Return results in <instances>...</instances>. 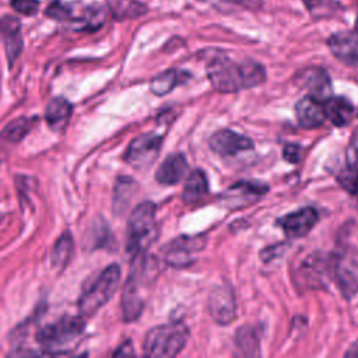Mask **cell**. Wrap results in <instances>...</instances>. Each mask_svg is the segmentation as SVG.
I'll return each instance as SVG.
<instances>
[{
	"instance_id": "obj_24",
	"label": "cell",
	"mask_w": 358,
	"mask_h": 358,
	"mask_svg": "<svg viewBox=\"0 0 358 358\" xmlns=\"http://www.w3.org/2000/svg\"><path fill=\"white\" fill-rule=\"evenodd\" d=\"M208 193V182L207 176L201 169L192 171L183 186V200L186 203H197L206 197Z\"/></svg>"
},
{
	"instance_id": "obj_10",
	"label": "cell",
	"mask_w": 358,
	"mask_h": 358,
	"mask_svg": "<svg viewBox=\"0 0 358 358\" xmlns=\"http://www.w3.org/2000/svg\"><path fill=\"white\" fill-rule=\"evenodd\" d=\"M267 192L268 186L266 183L256 180H239L222 193L221 201L228 208H242L256 203Z\"/></svg>"
},
{
	"instance_id": "obj_38",
	"label": "cell",
	"mask_w": 358,
	"mask_h": 358,
	"mask_svg": "<svg viewBox=\"0 0 358 358\" xmlns=\"http://www.w3.org/2000/svg\"><path fill=\"white\" fill-rule=\"evenodd\" d=\"M354 150H358V134L355 136V141H354Z\"/></svg>"
},
{
	"instance_id": "obj_26",
	"label": "cell",
	"mask_w": 358,
	"mask_h": 358,
	"mask_svg": "<svg viewBox=\"0 0 358 358\" xmlns=\"http://www.w3.org/2000/svg\"><path fill=\"white\" fill-rule=\"evenodd\" d=\"M137 192V183L127 176H120L116 180L115 190H113V211L115 214L120 215L129 207L131 199Z\"/></svg>"
},
{
	"instance_id": "obj_36",
	"label": "cell",
	"mask_w": 358,
	"mask_h": 358,
	"mask_svg": "<svg viewBox=\"0 0 358 358\" xmlns=\"http://www.w3.org/2000/svg\"><path fill=\"white\" fill-rule=\"evenodd\" d=\"M113 355H134V351H133V347H131V343L130 341H126L123 343L115 352Z\"/></svg>"
},
{
	"instance_id": "obj_23",
	"label": "cell",
	"mask_w": 358,
	"mask_h": 358,
	"mask_svg": "<svg viewBox=\"0 0 358 358\" xmlns=\"http://www.w3.org/2000/svg\"><path fill=\"white\" fill-rule=\"evenodd\" d=\"M106 8L112 14L113 18L123 21V20H133L144 15L148 8L144 3L138 0H105Z\"/></svg>"
},
{
	"instance_id": "obj_40",
	"label": "cell",
	"mask_w": 358,
	"mask_h": 358,
	"mask_svg": "<svg viewBox=\"0 0 358 358\" xmlns=\"http://www.w3.org/2000/svg\"><path fill=\"white\" fill-rule=\"evenodd\" d=\"M1 220H3V215H1V214H0V221H1Z\"/></svg>"
},
{
	"instance_id": "obj_15",
	"label": "cell",
	"mask_w": 358,
	"mask_h": 358,
	"mask_svg": "<svg viewBox=\"0 0 358 358\" xmlns=\"http://www.w3.org/2000/svg\"><path fill=\"white\" fill-rule=\"evenodd\" d=\"M0 42L4 46V53L11 67L22 52L24 41L21 34V21L14 15H3L0 18Z\"/></svg>"
},
{
	"instance_id": "obj_12",
	"label": "cell",
	"mask_w": 358,
	"mask_h": 358,
	"mask_svg": "<svg viewBox=\"0 0 358 358\" xmlns=\"http://www.w3.org/2000/svg\"><path fill=\"white\" fill-rule=\"evenodd\" d=\"M317 221L319 214L313 207H302L280 217L275 222L288 238L296 239L308 235Z\"/></svg>"
},
{
	"instance_id": "obj_1",
	"label": "cell",
	"mask_w": 358,
	"mask_h": 358,
	"mask_svg": "<svg viewBox=\"0 0 358 358\" xmlns=\"http://www.w3.org/2000/svg\"><path fill=\"white\" fill-rule=\"evenodd\" d=\"M206 71L211 85L220 92L249 90L266 81V69L259 62H235L221 52L208 59Z\"/></svg>"
},
{
	"instance_id": "obj_39",
	"label": "cell",
	"mask_w": 358,
	"mask_h": 358,
	"mask_svg": "<svg viewBox=\"0 0 358 358\" xmlns=\"http://www.w3.org/2000/svg\"><path fill=\"white\" fill-rule=\"evenodd\" d=\"M355 31L358 32V15H357V20H355Z\"/></svg>"
},
{
	"instance_id": "obj_20",
	"label": "cell",
	"mask_w": 358,
	"mask_h": 358,
	"mask_svg": "<svg viewBox=\"0 0 358 358\" xmlns=\"http://www.w3.org/2000/svg\"><path fill=\"white\" fill-rule=\"evenodd\" d=\"M327 267H329V262L327 257L323 256L322 253H312L309 256H306L303 259V262L301 263L299 271H301V277L303 278V281L310 285L315 287L317 285L316 282H323V278L326 280L327 277Z\"/></svg>"
},
{
	"instance_id": "obj_4",
	"label": "cell",
	"mask_w": 358,
	"mask_h": 358,
	"mask_svg": "<svg viewBox=\"0 0 358 358\" xmlns=\"http://www.w3.org/2000/svg\"><path fill=\"white\" fill-rule=\"evenodd\" d=\"M187 338L189 329L182 322L158 324L147 331L143 351L145 357L171 358L183 350Z\"/></svg>"
},
{
	"instance_id": "obj_5",
	"label": "cell",
	"mask_w": 358,
	"mask_h": 358,
	"mask_svg": "<svg viewBox=\"0 0 358 358\" xmlns=\"http://www.w3.org/2000/svg\"><path fill=\"white\" fill-rule=\"evenodd\" d=\"M120 281V267L109 264L91 282H88L78 299V312L84 316L96 313L116 292Z\"/></svg>"
},
{
	"instance_id": "obj_16",
	"label": "cell",
	"mask_w": 358,
	"mask_h": 358,
	"mask_svg": "<svg viewBox=\"0 0 358 358\" xmlns=\"http://www.w3.org/2000/svg\"><path fill=\"white\" fill-rule=\"evenodd\" d=\"M327 46L330 52L344 64L358 66V32L340 31L329 36Z\"/></svg>"
},
{
	"instance_id": "obj_33",
	"label": "cell",
	"mask_w": 358,
	"mask_h": 358,
	"mask_svg": "<svg viewBox=\"0 0 358 358\" xmlns=\"http://www.w3.org/2000/svg\"><path fill=\"white\" fill-rule=\"evenodd\" d=\"M200 1H207L214 6L229 4V6L239 7V8L249 10V11H257L263 7V0H200Z\"/></svg>"
},
{
	"instance_id": "obj_27",
	"label": "cell",
	"mask_w": 358,
	"mask_h": 358,
	"mask_svg": "<svg viewBox=\"0 0 358 358\" xmlns=\"http://www.w3.org/2000/svg\"><path fill=\"white\" fill-rule=\"evenodd\" d=\"M187 74L185 71H179L176 69H169L158 76H155L150 83V90L152 94L162 96L169 94L175 87L185 83Z\"/></svg>"
},
{
	"instance_id": "obj_31",
	"label": "cell",
	"mask_w": 358,
	"mask_h": 358,
	"mask_svg": "<svg viewBox=\"0 0 358 358\" xmlns=\"http://www.w3.org/2000/svg\"><path fill=\"white\" fill-rule=\"evenodd\" d=\"M337 180L347 192L358 196V150H354V157L337 175Z\"/></svg>"
},
{
	"instance_id": "obj_34",
	"label": "cell",
	"mask_w": 358,
	"mask_h": 358,
	"mask_svg": "<svg viewBox=\"0 0 358 358\" xmlns=\"http://www.w3.org/2000/svg\"><path fill=\"white\" fill-rule=\"evenodd\" d=\"M11 7L21 15H35L39 10V0H10Z\"/></svg>"
},
{
	"instance_id": "obj_35",
	"label": "cell",
	"mask_w": 358,
	"mask_h": 358,
	"mask_svg": "<svg viewBox=\"0 0 358 358\" xmlns=\"http://www.w3.org/2000/svg\"><path fill=\"white\" fill-rule=\"evenodd\" d=\"M282 154H284V158H285L288 162L295 164V162H298V161L301 159V157H302V147L298 145V144H287V145L284 147Z\"/></svg>"
},
{
	"instance_id": "obj_21",
	"label": "cell",
	"mask_w": 358,
	"mask_h": 358,
	"mask_svg": "<svg viewBox=\"0 0 358 358\" xmlns=\"http://www.w3.org/2000/svg\"><path fill=\"white\" fill-rule=\"evenodd\" d=\"M326 119L334 126H345L354 116V106L343 96H330L323 102Z\"/></svg>"
},
{
	"instance_id": "obj_13",
	"label": "cell",
	"mask_w": 358,
	"mask_h": 358,
	"mask_svg": "<svg viewBox=\"0 0 358 358\" xmlns=\"http://www.w3.org/2000/svg\"><path fill=\"white\" fill-rule=\"evenodd\" d=\"M208 145L213 152L220 157H235L243 151L253 148V141L229 129H221L208 138Z\"/></svg>"
},
{
	"instance_id": "obj_3",
	"label": "cell",
	"mask_w": 358,
	"mask_h": 358,
	"mask_svg": "<svg viewBox=\"0 0 358 358\" xmlns=\"http://www.w3.org/2000/svg\"><path fill=\"white\" fill-rule=\"evenodd\" d=\"M85 322L81 315H66L59 320L49 323L38 330L36 341L45 350V354H64L74 348L81 334L84 333Z\"/></svg>"
},
{
	"instance_id": "obj_28",
	"label": "cell",
	"mask_w": 358,
	"mask_h": 358,
	"mask_svg": "<svg viewBox=\"0 0 358 358\" xmlns=\"http://www.w3.org/2000/svg\"><path fill=\"white\" fill-rule=\"evenodd\" d=\"M302 3L315 21L333 18L344 11V6L338 0H302Z\"/></svg>"
},
{
	"instance_id": "obj_37",
	"label": "cell",
	"mask_w": 358,
	"mask_h": 358,
	"mask_svg": "<svg viewBox=\"0 0 358 358\" xmlns=\"http://www.w3.org/2000/svg\"><path fill=\"white\" fill-rule=\"evenodd\" d=\"M345 357H358V340L350 347V350L345 352Z\"/></svg>"
},
{
	"instance_id": "obj_6",
	"label": "cell",
	"mask_w": 358,
	"mask_h": 358,
	"mask_svg": "<svg viewBox=\"0 0 358 358\" xmlns=\"http://www.w3.org/2000/svg\"><path fill=\"white\" fill-rule=\"evenodd\" d=\"M155 211L157 207L152 201H143L130 213L126 249L131 257L145 253V248L154 241L157 234Z\"/></svg>"
},
{
	"instance_id": "obj_19",
	"label": "cell",
	"mask_w": 358,
	"mask_h": 358,
	"mask_svg": "<svg viewBox=\"0 0 358 358\" xmlns=\"http://www.w3.org/2000/svg\"><path fill=\"white\" fill-rule=\"evenodd\" d=\"M71 103L62 96H56L52 98L46 106L45 110V119L48 126L53 130V131H63L70 120L71 116Z\"/></svg>"
},
{
	"instance_id": "obj_25",
	"label": "cell",
	"mask_w": 358,
	"mask_h": 358,
	"mask_svg": "<svg viewBox=\"0 0 358 358\" xmlns=\"http://www.w3.org/2000/svg\"><path fill=\"white\" fill-rule=\"evenodd\" d=\"M108 14V8L94 3V4H88L80 17H76L74 21L71 24H76V29H81V31H95L99 29L106 18Z\"/></svg>"
},
{
	"instance_id": "obj_11",
	"label": "cell",
	"mask_w": 358,
	"mask_h": 358,
	"mask_svg": "<svg viewBox=\"0 0 358 358\" xmlns=\"http://www.w3.org/2000/svg\"><path fill=\"white\" fill-rule=\"evenodd\" d=\"M208 312L215 323L227 326L236 316V303L232 288L228 284H220L208 295Z\"/></svg>"
},
{
	"instance_id": "obj_9",
	"label": "cell",
	"mask_w": 358,
	"mask_h": 358,
	"mask_svg": "<svg viewBox=\"0 0 358 358\" xmlns=\"http://www.w3.org/2000/svg\"><path fill=\"white\" fill-rule=\"evenodd\" d=\"M161 143L162 137L159 134H140L136 138H133L129 144L127 151L124 154V161L136 169L148 168L155 162L161 151Z\"/></svg>"
},
{
	"instance_id": "obj_8",
	"label": "cell",
	"mask_w": 358,
	"mask_h": 358,
	"mask_svg": "<svg viewBox=\"0 0 358 358\" xmlns=\"http://www.w3.org/2000/svg\"><path fill=\"white\" fill-rule=\"evenodd\" d=\"M204 245L206 236L203 235H180L168 242L161 252L166 264L175 268H185L194 262L192 256L200 252Z\"/></svg>"
},
{
	"instance_id": "obj_22",
	"label": "cell",
	"mask_w": 358,
	"mask_h": 358,
	"mask_svg": "<svg viewBox=\"0 0 358 358\" xmlns=\"http://www.w3.org/2000/svg\"><path fill=\"white\" fill-rule=\"evenodd\" d=\"M235 347L239 355L256 357L260 355V337L255 326H241L235 333Z\"/></svg>"
},
{
	"instance_id": "obj_29",
	"label": "cell",
	"mask_w": 358,
	"mask_h": 358,
	"mask_svg": "<svg viewBox=\"0 0 358 358\" xmlns=\"http://www.w3.org/2000/svg\"><path fill=\"white\" fill-rule=\"evenodd\" d=\"M32 119L29 117H18L8 123L3 131H0V150L6 145L10 147L13 144H18L31 130Z\"/></svg>"
},
{
	"instance_id": "obj_32",
	"label": "cell",
	"mask_w": 358,
	"mask_h": 358,
	"mask_svg": "<svg viewBox=\"0 0 358 358\" xmlns=\"http://www.w3.org/2000/svg\"><path fill=\"white\" fill-rule=\"evenodd\" d=\"M73 10L74 1L73 0H53L45 10V14L56 21H73Z\"/></svg>"
},
{
	"instance_id": "obj_7",
	"label": "cell",
	"mask_w": 358,
	"mask_h": 358,
	"mask_svg": "<svg viewBox=\"0 0 358 358\" xmlns=\"http://www.w3.org/2000/svg\"><path fill=\"white\" fill-rule=\"evenodd\" d=\"M337 285L344 298L350 299L358 292V248L347 246L333 259Z\"/></svg>"
},
{
	"instance_id": "obj_2",
	"label": "cell",
	"mask_w": 358,
	"mask_h": 358,
	"mask_svg": "<svg viewBox=\"0 0 358 358\" xmlns=\"http://www.w3.org/2000/svg\"><path fill=\"white\" fill-rule=\"evenodd\" d=\"M143 253L131 259V271L126 280L120 298L124 322H134L143 312L144 299L140 289L151 282L158 268L155 259Z\"/></svg>"
},
{
	"instance_id": "obj_14",
	"label": "cell",
	"mask_w": 358,
	"mask_h": 358,
	"mask_svg": "<svg viewBox=\"0 0 358 358\" xmlns=\"http://www.w3.org/2000/svg\"><path fill=\"white\" fill-rule=\"evenodd\" d=\"M294 83L308 90L309 95L315 96L322 102L333 96L330 77L327 71L322 67H308L298 71L294 77Z\"/></svg>"
},
{
	"instance_id": "obj_17",
	"label": "cell",
	"mask_w": 358,
	"mask_h": 358,
	"mask_svg": "<svg viewBox=\"0 0 358 358\" xmlns=\"http://www.w3.org/2000/svg\"><path fill=\"white\" fill-rule=\"evenodd\" d=\"M295 116L301 127L315 129L326 120L324 105L312 95H306L295 105Z\"/></svg>"
},
{
	"instance_id": "obj_30",
	"label": "cell",
	"mask_w": 358,
	"mask_h": 358,
	"mask_svg": "<svg viewBox=\"0 0 358 358\" xmlns=\"http://www.w3.org/2000/svg\"><path fill=\"white\" fill-rule=\"evenodd\" d=\"M73 253V238L69 231H64L53 245L50 252V264L56 270H63Z\"/></svg>"
},
{
	"instance_id": "obj_18",
	"label": "cell",
	"mask_w": 358,
	"mask_h": 358,
	"mask_svg": "<svg viewBox=\"0 0 358 358\" xmlns=\"http://www.w3.org/2000/svg\"><path fill=\"white\" fill-rule=\"evenodd\" d=\"M187 161L183 154H169L155 171V180L161 185L172 186L179 183L187 173Z\"/></svg>"
}]
</instances>
